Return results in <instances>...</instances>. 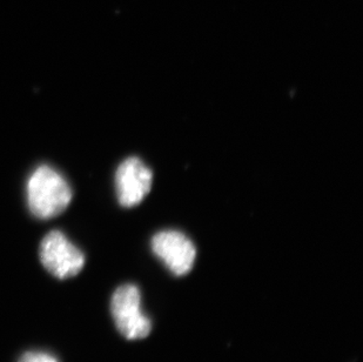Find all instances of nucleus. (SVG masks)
Here are the masks:
<instances>
[{"label": "nucleus", "instance_id": "f257e3e1", "mask_svg": "<svg viewBox=\"0 0 363 362\" xmlns=\"http://www.w3.org/2000/svg\"><path fill=\"white\" fill-rule=\"evenodd\" d=\"M28 209L39 219L62 214L72 200V188L55 168L43 165L28 178L26 185Z\"/></svg>", "mask_w": 363, "mask_h": 362}, {"label": "nucleus", "instance_id": "f03ea898", "mask_svg": "<svg viewBox=\"0 0 363 362\" xmlns=\"http://www.w3.org/2000/svg\"><path fill=\"white\" fill-rule=\"evenodd\" d=\"M111 314L118 331L127 340H141L150 335L152 322L141 308V294L135 285L118 287L111 299Z\"/></svg>", "mask_w": 363, "mask_h": 362}, {"label": "nucleus", "instance_id": "7ed1b4c3", "mask_svg": "<svg viewBox=\"0 0 363 362\" xmlns=\"http://www.w3.org/2000/svg\"><path fill=\"white\" fill-rule=\"evenodd\" d=\"M41 265L59 280L76 277L85 266V256L60 231H52L41 240L39 247Z\"/></svg>", "mask_w": 363, "mask_h": 362}, {"label": "nucleus", "instance_id": "20e7f679", "mask_svg": "<svg viewBox=\"0 0 363 362\" xmlns=\"http://www.w3.org/2000/svg\"><path fill=\"white\" fill-rule=\"evenodd\" d=\"M153 253L178 277L189 273L194 266L196 251L189 238L179 231H162L152 239Z\"/></svg>", "mask_w": 363, "mask_h": 362}, {"label": "nucleus", "instance_id": "39448f33", "mask_svg": "<svg viewBox=\"0 0 363 362\" xmlns=\"http://www.w3.org/2000/svg\"><path fill=\"white\" fill-rule=\"evenodd\" d=\"M153 173L138 158H128L121 163L116 173L118 202L123 207L139 205L150 193Z\"/></svg>", "mask_w": 363, "mask_h": 362}, {"label": "nucleus", "instance_id": "423d86ee", "mask_svg": "<svg viewBox=\"0 0 363 362\" xmlns=\"http://www.w3.org/2000/svg\"><path fill=\"white\" fill-rule=\"evenodd\" d=\"M18 362H59L55 356H52L48 352H41V351H32L26 352L21 356Z\"/></svg>", "mask_w": 363, "mask_h": 362}]
</instances>
